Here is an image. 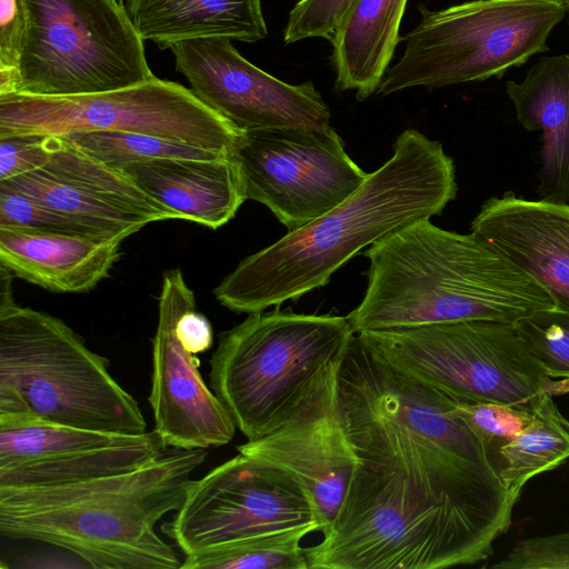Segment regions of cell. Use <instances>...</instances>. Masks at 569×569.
Returning a JSON list of instances; mask_svg holds the SVG:
<instances>
[{
  "instance_id": "6da1fadb",
  "label": "cell",
  "mask_w": 569,
  "mask_h": 569,
  "mask_svg": "<svg viewBox=\"0 0 569 569\" xmlns=\"http://www.w3.org/2000/svg\"><path fill=\"white\" fill-rule=\"evenodd\" d=\"M338 403L359 466L492 555L520 495L508 490L456 400L391 368L356 335Z\"/></svg>"
},
{
  "instance_id": "7a4b0ae2",
  "label": "cell",
  "mask_w": 569,
  "mask_h": 569,
  "mask_svg": "<svg viewBox=\"0 0 569 569\" xmlns=\"http://www.w3.org/2000/svg\"><path fill=\"white\" fill-rule=\"evenodd\" d=\"M393 153L343 202L241 260L213 289L221 306L256 313L326 286L360 250L456 198L453 160L439 141L401 132Z\"/></svg>"
},
{
  "instance_id": "3957f363",
  "label": "cell",
  "mask_w": 569,
  "mask_h": 569,
  "mask_svg": "<svg viewBox=\"0 0 569 569\" xmlns=\"http://www.w3.org/2000/svg\"><path fill=\"white\" fill-rule=\"evenodd\" d=\"M368 284L347 317L356 335L432 323H517L553 306L547 292L473 234L413 221L366 250Z\"/></svg>"
},
{
  "instance_id": "277c9868",
  "label": "cell",
  "mask_w": 569,
  "mask_h": 569,
  "mask_svg": "<svg viewBox=\"0 0 569 569\" xmlns=\"http://www.w3.org/2000/svg\"><path fill=\"white\" fill-rule=\"evenodd\" d=\"M207 449L169 448L147 465L73 483L0 488V535L73 553L91 568L177 569L156 531L181 507Z\"/></svg>"
},
{
  "instance_id": "5b68a950",
  "label": "cell",
  "mask_w": 569,
  "mask_h": 569,
  "mask_svg": "<svg viewBox=\"0 0 569 569\" xmlns=\"http://www.w3.org/2000/svg\"><path fill=\"white\" fill-rule=\"evenodd\" d=\"M140 435L138 401L61 319L17 303L0 310V418Z\"/></svg>"
},
{
  "instance_id": "8992f818",
  "label": "cell",
  "mask_w": 569,
  "mask_h": 569,
  "mask_svg": "<svg viewBox=\"0 0 569 569\" xmlns=\"http://www.w3.org/2000/svg\"><path fill=\"white\" fill-rule=\"evenodd\" d=\"M356 333L347 317L279 306L219 335L210 388L248 440L278 429L321 372L345 359Z\"/></svg>"
},
{
  "instance_id": "52a82bcc",
  "label": "cell",
  "mask_w": 569,
  "mask_h": 569,
  "mask_svg": "<svg viewBox=\"0 0 569 569\" xmlns=\"http://www.w3.org/2000/svg\"><path fill=\"white\" fill-rule=\"evenodd\" d=\"M420 20L401 40L377 94L500 78L548 50L566 0H472L440 10L419 4Z\"/></svg>"
},
{
  "instance_id": "ba28073f",
  "label": "cell",
  "mask_w": 569,
  "mask_h": 569,
  "mask_svg": "<svg viewBox=\"0 0 569 569\" xmlns=\"http://www.w3.org/2000/svg\"><path fill=\"white\" fill-rule=\"evenodd\" d=\"M357 336L391 368L458 401L531 411L550 380L516 323L470 320Z\"/></svg>"
},
{
  "instance_id": "9c48e42d",
  "label": "cell",
  "mask_w": 569,
  "mask_h": 569,
  "mask_svg": "<svg viewBox=\"0 0 569 569\" xmlns=\"http://www.w3.org/2000/svg\"><path fill=\"white\" fill-rule=\"evenodd\" d=\"M18 92L79 96L152 79L143 40L119 0H27Z\"/></svg>"
},
{
  "instance_id": "30bf717a",
  "label": "cell",
  "mask_w": 569,
  "mask_h": 569,
  "mask_svg": "<svg viewBox=\"0 0 569 569\" xmlns=\"http://www.w3.org/2000/svg\"><path fill=\"white\" fill-rule=\"evenodd\" d=\"M86 131L149 134L231 153L243 130L207 107L191 89L156 76L99 93L0 96V137Z\"/></svg>"
},
{
  "instance_id": "8fae6325",
  "label": "cell",
  "mask_w": 569,
  "mask_h": 569,
  "mask_svg": "<svg viewBox=\"0 0 569 569\" xmlns=\"http://www.w3.org/2000/svg\"><path fill=\"white\" fill-rule=\"evenodd\" d=\"M231 158L246 199L264 204L289 231L339 206L369 174L330 126L243 130Z\"/></svg>"
},
{
  "instance_id": "7c38bea8",
  "label": "cell",
  "mask_w": 569,
  "mask_h": 569,
  "mask_svg": "<svg viewBox=\"0 0 569 569\" xmlns=\"http://www.w3.org/2000/svg\"><path fill=\"white\" fill-rule=\"evenodd\" d=\"M317 523L305 487L281 468L240 453L191 481L162 531L184 556L247 537Z\"/></svg>"
},
{
  "instance_id": "4fadbf2b",
  "label": "cell",
  "mask_w": 569,
  "mask_h": 569,
  "mask_svg": "<svg viewBox=\"0 0 569 569\" xmlns=\"http://www.w3.org/2000/svg\"><path fill=\"white\" fill-rule=\"evenodd\" d=\"M170 50L196 97L241 130L329 126L330 109L311 81L274 78L244 59L230 39L186 40Z\"/></svg>"
},
{
  "instance_id": "5bb4252c",
  "label": "cell",
  "mask_w": 569,
  "mask_h": 569,
  "mask_svg": "<svg viewBox=\"0 0 569 569\" xmlns=\"http://www.w3.org/2000/svg\"><path fill=\"white\" fill-rule=\"evenodd\" d=\"M192 309H196V297L181 270H167L158 300L148 400L154 430L167 447L208 449L229 443L237 426L202 379L198 359L178 337L179 319Z\"/></svg>"
},
{
  "instance_id": "9a60e30c",
  "label": "cell",
  "mask_w": 569,
  "mask_h": 569,
  "mask_svg": "<svg viewBox=\"0 0 569 569\" xmlns=\"http://www.w3.org/2000/svg\"><path fill=\"white\" fill-rule=\"evenodd\" d=\"M342 361L321 372L278 429L237 448L292 475L311 497L322 533L336 519L359 463L339 411L338 373Z\"/></svg>"
},
{
  "instance_id": "2e32d148",
  "label": "cell",
  "mask_w": 569,
  "mask_h": 569,
  "mask_svg": "<svg viewBox=\"0 0 569 569\" xmlns=\"http://www.w3.org/2000/svg\"><path fill=\"white\" fill-rule=\"evenodd\" d=\"M0 182L120 242L150 222L181 219L122 171L62 137H57L41 168Z\"/></svg>"
},
{
  "instance_id": "e0dca14e",
  "label": "cell",
  "mask_w": 569,
  "mask_h": 569,
  "mask_svg": "<svg viewBox=\"0 0 569 569\" xmlns=\"http://www.w3.org/2000/svg\"><path fill=\"white\" fill-rule=\"evenodd\" d=\"M470 230L569 311V203L506 192L481 206Z\"/></svg>"
},
{
  "instance_id": "ac0fdd59",
  "label": "cell",
  "mask_w": 569,
  "mask_h": 569,
  "mask_svg": "<svg viewBox=\"0 0 569 569\" xmlns=\"http://www.w3.org/2000/svg\"><path fill=\"white\" fill-rule=\"evenodd\" d=\"M120 241L0 226V264L13 276L58 293H82L120 258Z\"/></svg>"
},
{
  "instance_id": "d6986e66",
  "label": "cell",
  "mask_w": 569,
  "mask_h": 569,
  "mask_svg": "<svg viewBox=\"0 0 569 569\" xmlns=\"http://www.w3.org/2000/svg\"><path fill=\"white\" fill-rule=\"evenodd\" d=\"M120 171L182 220L210 229L229 222L247 200L231 154L212 160L153 159Z\"/></svg>"
},
{
  "instance_id": "ffe728a7",
  "label": "cell",
  "mask_w": 569,
  "mask_h": 569,
  "mask_svg": "<svg viewBox=\"0 0 569 569\" xmlns=\"http://www.w3.org/2000/svg\"><path fill=\"white\" fill-rule=\"evenodd\" d=\"M506 92L520 124L542 132L538 193L569 203V54L543 56Z\"/></svg>"
},
{
  "instance_id": "44dd1931",
  "label": "cell",
  "mask_w": 569,
  "mask_h": 569,
  "mask_svg": "<svg viewBox=\"0 0 569 569\" xmlns=\"http://www.w3.org/2000/svg\"><path fill=\"white\" fill-rule=\"evenodd\" d=\"M143 41L158 48L192 39L256 42L267 37L261 0H123Z\"/></svg>"
},
{
  "instance_id": "7402d4cb",
  "label": "cell",
  "mask_w": 569,
  "mask_h": 569,
  "mask_svg": "<svg viewBox=\"0 0 569 569\" xmlns=\"http://www.w3.org/2000/svg\"><path fill=\"white\" fill-rule=\"evenodd\" d=\"M408 0H355L330 41L337 91L360 101L376 93L399 41Z\"/></svg>"
},
{
  "instance_id": "603a6c76",
  "label": "cell",
  "mask_w": 569,
  "mask_h": 569,
  "mask_svg": "<svg viewBox=\"0 0 569 569\" xmlns=\"http://www.w3.org/2000/svg\"><path fill=\"white\" fill-rule=\"evenodd\" d=\"M167 448L153 429L101 448L21 460L0 466V488L58 486L129 472L159 458Z\"/></svg>"
},
{
  "instance_id": "cb8c5ba5",
  "label": "cell",
  "mask_w": 569,
  "mask_h": 569,
  "mask_svg": "<svg viewBox=\"0 0 569 569\" xmlns=\"http://www.w3.org/2000/svg\"><path fill=\"white\" fill-rule=\"evenodd\" d=\"M569 458V420L552 395L540 393L530 422L498 453V473L512 493L520 495L533 477L553 470Z\"/></svg>"
},
{
  "instance_id": "d4e9b609",
  "label": "cell",
  "mask_w": 569,
  "mask_h": 569,
  "mask_svg": "<svg viewBox=\"0 0 569 569\" xmlns=\"http://www.w3.org/2000/svg\"><path fill=\"white\" fill-rule=\"evenodd\" d=\"M320 531L317 523L247 537L184 556L183 569H309L302 539Z\"/></svg>"
},
{
  "instance_id": "484cf974",
  "label": "cell",
  "mask_w": 569,
  "mask_h": 569,
  "mask_svg": "<svg viewBox=\"0 0 569 569\" xmlns=\"http://www.w3.org/2000/svg\"><path fill=\"white\" fill-rule=\"evenodd\" d=\"M126 436L36 418H0V466L70 450L101 448L119 442Z\"/></svg>"
},
{
  "instance_id": "4316f807",
  "label": "cell",
  "mask_w": 569,
  "mask_h": 569,
  "mask_svg": "<svg viewBox=\"0 0 569 569\" xmlns=\"http://www.w3.org/2000/svg\"><path fill=\"white\" fill-rule=\"evenodd\" d=\"M62 138L117 170L153 159L212 160L231 154L161 137L122 131L74 132Z\"/></svg>"
},
{
  "instance_id": "83f0119b",
  "label": "cell",
  "mask_w": 569,
  "mask_h": 569,
  "mask_svg": "<svg viewBox=\"0 0 569 569\" xmlns=\"http://www.w3.org/2000/svg\"><path fill=\"white\" fill-rule=\"evenodd\" d=\"M516 327L532 356L547 376L562 378L569 385V311L555 306L520 319Z\"/></svg>"
},
{
  "instance_id": "f1b7e54d",
  "label": "cell",
  "mask_w": 569,
  "mask_h": 569,
  "mask_svg": "<svg viewBox=\"0 0 569 569\" xmlns=\"http://www.w3.org/2000/svg\"><path fill=\"white\" fill-rule=\"evenodd\" d=\"M456 411L479 439L498 471V453L531 420V411L495 402L456 400Z\"/></svg>"
},
{
  "instance_id": "f546056e",
  "label": "cell",
  "mask_w": 569,
  "mask_h": 569,
  "mask_svg": "<svg viewBox=\"0 0 569 569\" xmlns=\"http://www.w3.org/2000/svg\"><path fill=\"white\" fill-rule=\"evenodd\" d=\"M0 226L102 238L96 230L0 182ZM110 240V239H109Z\"/></svg>"
},
{
  "instance_id": "4dcf8cb0",
  "label": "cell",
  "mask_w": 569,
  "mask_h": 569,
  "mask_svg": "<svg viewBox=\"0 0 569 569\" xmlns=\"http://www.w3.org/2000/svg\"><path fill=\"white\" fill-rule=\"evenodd\" d=\"M355 0H300L289 13L283 31L286 43L303 39H331Z\"/></svg>"
},
{
  "instance_id": "1f68e13d",
  "label": "cell",
  "mask_w": 569,
  "mask_h": 569,
  "mask_svg": "<svg viewBox=\"0 0 569 569\" xmlns=\"http://www.w3.org/2000/svg\"><path fill=\"white\" fill-rule=\"evenodd\" d=\"M496 569H569V532L532 537L518 542Z\"/></svg>"
},
{
  "instance_id": "d6a6232c",
  "label": "cell",
  "mask_w": 569,
  "mask_h": 569,
  "mask_svg": "<svg viewBox=\"0 0 569 569\" xmlns=\"http://www.w3.org/2000/svg\"><path fill=\"white\" fill-rule=\"evenodd\" d=\"M57 137L21 133L0 137V180H8L41 168Z\"/></svg>"
},
{
  "instance_id": "836d02e7",
  "label": "cell",
  "mask_w": 569,
  "mask_h": 569,
  "mask_svg": "<svg viewBox=\"0 0 569 569\" xmlns=\"http://www.w3.org/2000/svg\"><path fill=\"white\" fill-rule=\"evenodd\" d=\"M28 31L27 0H0V70L20 71Z\"/></svg>"
},
{
  "instance_id": "e575fe53",
  "label": "cell",
  "mask_w": 569,
  "mask_h": 569,
  "mask_svg": "<svg viewBox=\"0 0 569 569\" xmlns=\"http://www.w3.org/2000/svg\"><path fill=\"white\" fill-rule=\"evenodd\" d=\"M177 333L182 346L193 355L207 351L213 342L211 323L196 309L181 316L177 325Z\"/></svg>"
},
{
  "instance_id": "d590c367",
  "label": "cell",
  "mask_w": 569,
  "mask_h": 569,
  "mask_svg": "<svg viewBox=\"0 0 569 569\" xmlns=\"http://www.w3.org/2000/svg\"><path fill=\"white\" fill-rule=\"evenodd\" d=\"M12 277L13 273L0 264V310L17 303L12 295Z\"/></svg>"
},
{
  "instance_id": "8d00e7d4",
  "label": "cell",
  "mask_w": 569,
  "mask_h": 569,
  "mask_svg": "<svg viewBox=\"0 0 569 569\" xmlns=\"http://www.w3.org/2000/svg\"><path fill=\"white\" fill-rule=\"evenodd\" d=\"M566 3H567V7H568V11H569V0H566Z\"/></svg>"
},
{
  "instance_id": "74e56055",
  "label": "cell",
  "mask_w": 569,
  "mask_h": 569,
  "mask_svg": "<svg viewBox=\"0 0 569 569\" xmlns=\"http://www.w3.org/2000/svg\"><path fill=\"white\" fill-rule=\"evenodd\" d=\"M119 1H121V2H122L123 0H119Z\"/></svg>"
}]
</instances>
